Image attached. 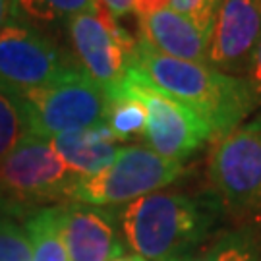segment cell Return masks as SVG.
I'll use <instances>...</instances> for the list:
<instances>
[{
	"instance_id": "1",
	"label": "cell",
	"mask_w": 261,
	"mask_h": 261,
	"mask_svg": "<svg viewBox=\"0 0 261 261\" xmlns=\"http://www.w3.org/2000/svg\"><path fill=\"white\" fill-rule=\"evenodd\" d=\"M134 66L159 89L196 112L211 128V134L219 138L242 126L257 109L244 75L224 74L207 64L170 58L141 39H138Z\"/></svg>"
},
{
	"instance_id": "2",
	"label": "cell",
	"mask_w": 261,
	"mask_h": 261,
	"mask_svg": "<svg viewBox=\"0 0 261 261\" xmlns=\"http://www.w3.org/2000/svg\"><path fill=\"white\" fill-rule=\"evenodd\" d=\"M221 207L184 192H155L122 209L124 242L145 261H188L209 240Z\"/></svg>"
},
{
	"instance_id": "3",
	"label": "cell",
	"mask_w": 261,
	"mask_h": 261,
	"mask_svg": "<svg viewBox=\"0 0 261 261\" xmlns=\"http://www.w3.org/2000/svg\"><path fill=\"white\" fill-rule=\"evenodd\" d=\"M31 136L53 140L107 124L109 97L91 77L70 66L53 84L19 97Z\"/></svg>"
},
{
	"instance_id": "4",
	"label": "cell",
	"mask_w": 261,
	"mask_h": 261,
	"mask_svg": "<svg viewBox=\"0 0 261 261\" xmlns=\"http://www.w3.org/2000/svg\"><path fill=\"white\" fill-rule=\"evenodd\" d=\"M182 172V163L161 157L147 145H126L101 172L77 178L70 199L95 207L132 203L170 186Z\"/></svg>"
},
{
	"instance_id": "5",
	"label": "cell",
	"mask_w": 261,
	"mask_h": 261,
	"mask_svg": "<svg viewBox=\"0 0 261 261\" xmlns=\"http://www.w3.org/2000/svg\"><path fill=\"white\" fill-rule=\"evenodd\" d=\"M77 178L50 141L28 134L0 163V209L6 213L29 211L70 197Z\"/></svg>"
},
{
	"instance_id": "6",
	"label": "cell",
	"mask_w": 261,
	"mask_h": 261,
	"mask_svg": "<svg viewBox=\"0 0 261 261\" xmlns=\"http://www.w3.org/2000/svg\"><path fill=\"white\" fill-rule=\"evenodd\" d=\"M114 91L132 95L143 105L147 112L143 140L147 141L149 149L161 157L182 163L192 153H196L209 138H213L211 128L196 112L159 89L136 66Z\"/></svg>"
},
{
	"instance_id": "7",
	"label": "cell",
	"mask_w": 261,
	"mask_h": 261,
	"mask_svg": "<svg viewBox=\"0 0 261 261\" xmlns=\"http://www.w3.org/2000/svg\"><path fill=\"white\" fill-rule=\"evenodd\" d=\"M66 25L77 68L109 97L136 64L138 41L101 4L75 14Z\"/></svg>"
},
{
	"instance_id": "8",
	"label": "cell",
	"mask_w": 261,
	"mask_h": 261,
	"mask_svg": "<svg viewBox=\"0 0 261 261\" xmlns=\"http://www.w3.org/2000/svg\"><path fill=\"white\" fill-rule=\"evenodd\" d=\"M209 178L223 205L238 211L261 207V114L219 140Z\"/></svg>"
},
{
	"instance_id": "9",
	"label": "cell",
	"mask_w": 261,
	"mask_h": 261,
	"mask_svg": "<svg viewBox=\"0 0 261 261\" xmlns=\"http://www.w3.org/2000/svg\"><path fill=\"white\" fill-rule=\"evenodd\" d=\"M72 64L35 28L6 23L0 29V91L23 97L53 84Z\"/></svg>"
},
{
	"instance_id": "10",
	"label": "cell",
	"mask_w": 261,
	"mask_h": 261,
	"mask_svg": "<svg viewBox=\"0 0 261 261\" xmlns=\"http://www.w3.org/2000/svg\"><path fill=\"white\" fill-rule=\"evenodd\" d=\"M261 39V0H223L207 39V64L236 75L246 72Z\"/></svg>"
},
{
	"instance_id": "11",
	"label": "cell",
	"mask_w": 261,
	"mask_h": 261,
	"mask_svg": "<svg viewBox=\"0 0 261 261\" xmlns=\"http://www.w3.org/2000/svg\"><path fill=\"white\" fill-rule=\"evenodd\" d=\"M60 230L70 261H112L126 253L116 217L103 207L77 201L60 205Z\"/></svg>"
},
{
	"instance_id": "12",
	"label": "cell",
	"mask_w": 261,
	"mask_h": 261,
	"mask_svg": "<svg viewBox=\"0 0 261 261\" xmlns=\"http://www.w3.org/2000/svg\"><path fill=\"white\" fill-rule=\"evenodd\" d=\"M140 35L157 53L176 60L207 64V35L176 10L165 8L141 16ZM209 66V64H207Z\"/></svg>"
},
{
	"instance_id": "13",
	"label": "cell",
	"mask_w": 261,
	"mask_h": 261,
	"mask_svg": "<svg viewBox=\"0 0 261 261\" xmlns=\"http://www.w3.org/2000/svg\"><path fill=\"white\" fill-rule=\"evenodd\" d=\"M50 145L75 176H93L109 167L120 151V141L112 136L109 126L70 132L53 138Z\"/></svg>"
},
{
	"instance_id": "14",
	"label": "cell",
	"mask_w": 261,
	"mask_h": 261,
	"mask_svg": "<svg viewBox=\"0 0 261 261\" xmlns=\"http://www.w3.org/2000/svg\"><path fill=\"white\" fill-rule=\"evenodd\" d=\"M188 261H261V230H224L207 240Z\"/></svg>"
},
{
	"instance_id": "15",
	"label": "cell",
	"mask_w": 261,
	"mask_h": 261,
	"mask_svg": "<svg viewBox=\"0 0 261 261\" xmlns=\"http://www.w3.org/2000/svg\"><path fill=\"white\" fill-rule=\"evenodd\" d=\"M25 230L31 242V261H70L60 230V205L35 209Z\"/></svg>"
},
{
	"instance_id": "16",
	"label": "cell",
	"mask_w": 261,
	"mask_h": 261,
	"mask_svg": "<svg viewBox=\"0 0 261 261\" xmlns=\"http://www.w3.org/2000/svg\"><path fill=\"white\" fill-rule=\"evenodd\" d=\"M145 122H147V112L136 97L122 91H114L109 95L107 126L118 141L143 138Z\"/></svg>"
},
{
	"instance_id": "17",
	"label": "cell",
	"mask_w": 261,
	"mask_h": 261,
	"mask_svg": "<svg viewBox=\"0 0 261 261\" xmlns=\"http://www.w3.org/2000/svg\"><path fill=\"white\" fill-rule=\"evenodd\" d=\"M29 134L23 105L18 97L0 91V163Z\"/></svg>"
},
{
	"instance_id": "18",
	"label": "cell",
	"mask_w": 261,
	"mask_h": 261,
	"mask_svg": "<svg viewBox=\"0 0 261 261\" xmlns=\"http://www.w3.org/2000/svg\"><path fill=\"white\" fill-rule=\"evenodd\" d=\"M21 14L35 21H58V19L74 18L75 14H82L95 8L97 0H16Z\"/></svg>"
},
{
	"instance_id": "19",
	"label": "cell",
	"mask_w": 261,
	"mask_h": 261,
	"mask_svg": "<svg viewBox=\"0 0 261 261\" xmlns=\"http://www.w3.org/2000/svg\"><path fill=\"white\" fill-rule=\"evenodd\" d=\"M0 261H31L28 230L6 215H0Z\"/></svg>"
},
{
	"instance_id": "20",
	"label": "cell",
	"mask_w": 261,
	"mask_h": 261,
	"mask_svg": "<svg viewBox=\"0 0 261 261\" xmlns=\"http://www.w3.org/2000/svg\"><path fill=\"white\" fill-rule=\"evenodd\" d=\"M221 4H223V0H170V8L186 16L207 37H209V31L213 25L215 14Z\"/></svg>"
},
{
	"instance_id": "21",
	"label": "cell",
	"mask_w": 261,
	"mask_h": 261,
	"mask_svg": "<svg viewBox=\"0 0 261 261\" xmlns=\"http://www.w3.org/2000/svg\"><path fill=\"white\" fill-rule=\"evenodd\" d=\"M244 77L250 85V91H252L257 107H261V39L257 41L255 48H253L252 58H250L248 68L244 72Z\"/></svg>"
},
{
	"instance_id": "22",
	"label": "cell",
	"mask_w": 261,
	"mask_h": 261,
	"mask_svg": "<svg viewBox=\"0 0 261 261\" xmlns=\"http://www.w3.org/2000/svg\"><path fill=\"white\" fill-rule=\"evenodd\" d=\"M103 8H107L114 18H126L134 12L136 0H97Z\"/></svg>"
},
{
	"instance_id": "23",
	"label": "cell",
	"mask_w": 261,
	"mask_h": 261,
	"mask_svg": "<svg viewBox=\"0 0 261 261\" xmlns=\"http://www.w3.org/2000/svg\"><path fill=\"white\" fill-rule=\"evenodd\" d=\"M165 8H170V0H136L134 12L138 14V18H141V16H147V14Z\"/></svg>"
},
{
	"instance_id": "24",
	"label": "cell",
	"mask_w": 261,
	"mask_h": 261,
	"mask_svg": "<svg viewBox=\"0 0 261 261\" xmlns=\"http://www.w3.org/2000/svg\"><path fill=\"white\" fill-rule=\"evenodd\" d=\"M6 16H8V0H0V29L4 28Z\"/></svg>"
},
{
	"instance_id": "25",
	"label": "cell",
	"mask_w": 261,
	"mask_h": 261,
	"mask_svg": "<svg viewBox=\"0 0 261 261\" xmlns=\"http://www.w3.org/2000/svg\"><path fill=\"white\" fill-rule=\"evenodd\" d=\"M112 261H145V259L134 253V255H122V257H116V259H112Z\"/></svg>"
}]
</instances>
